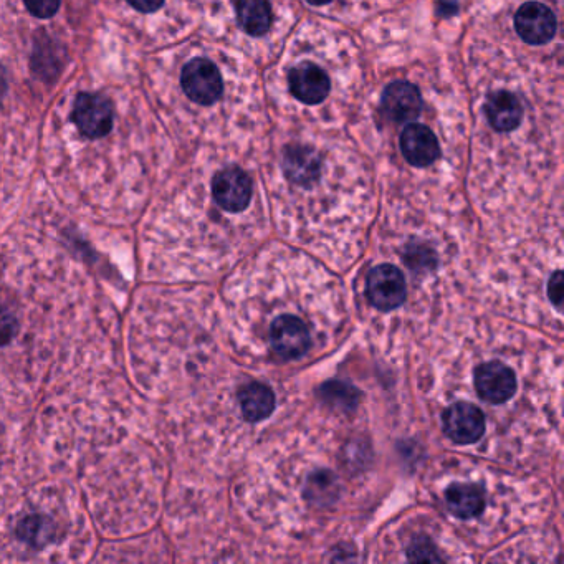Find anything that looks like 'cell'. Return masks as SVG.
I'll use <instances>...</instances> for the list:
<instances>
[{"label": "cell", "mask_w": 564, "mask_h": 564, "mask_svg": "<svg viewBox=\"0 0 564 564\" xmlns=\"http://www.w3.org/2000/svg\"><path fill=\"white\" fill-rule=\"evenodd\" d=\"M237 20L247 34L260 37L272 25V7L267 0H239Z\"/></svg>", "instance_id": "16"}, {"label": "cell", "mask_w": 564, "mask_h": 564, "mask_svg": "<svg viewBox=\"0 0 564 564\" xmlns=\"http://www.w3.org/2000/svg\"><path fill=\"white\" fill-rule=\"evenodd\" d=\"M240 411L249 422H260L272 416L275 394L262 383H250L239 392Z\"/></svg>", "instance_id": "15"}, {"label": "cell", "mask_w": 564, "mask_h": 564, "mask_svg": "<svg viewBox=\"0 0 564 564\" xmlns=\"http://www.w3.org/2000/svg\"><path fill=\"white\" fill-rule=\"evenodd\" d=\"M320 158L308 148H288L283 156V169L290 181L310 187L320 177Z\"/></svg>", "instance_id": "14"}, {"label": "cell", "mask_w": 564, "mask_h": 564, "mask_svg": "<svg viewBox=\"0 0 564 564\" xmlns=\"http://www.w3.org/2000/svg\"><path fill=\"white\" fill-rule=\"evenodd\" d=\"M290 91L305 105H318L330 93V78L315 63L303 62L288 73Z\"/></svg>", "instance_id": "9"}, {"label": "cell", "mask_w": 564, "mask_h": 564, "mask_svg": "<svg viewBox=\"0 0 564 564\" xmlns=\"http://www.w3.org/2000/svg\"><path fill=\"white\" fill-rule=\"evenodd\" d=\"M24 2L30 14L35 17H44V19L57 14L58 7H60V0H24Z\"/></svg>", "instance_id": "19"}, {"label": "cell", "mask_w": 564, "mask_h": 564, "mask_svg": "<svg viewBox=\"0 0 564 564\" xmlns=\"http://www.w3.org/2000/svg\"><path fill=\"white\" fill-rule=\"evenodd\" d=\"M134 9H138L139 12H146V14H151V12H156V10L161 7L164 0H128Z\"/></svg>", "instance_id": "22"}, {"label": "cell", "mask_w": 564, "mask_h": 564, "mask_svg": "<svg viewBox=\"0 0 564 564\" xmlns=\"http://www.w3.org/2000/svg\"><path fill=\"white\" fill-rule=\"evenodd\" d=\"M485 416L470 402H455L444 412V431L455 444L472 445L485 434Z\"/></svg>", "instance_id": "6"}, {"label": "cell", "mask_w": 564, "mask_h": 564, "mask_svg": "<svg viewBox=\"0 0 564 564\" xmlns=\"http://www.w3.org/2000/svg\"><path fill=\"white\" fill-rule=\"evenodd\" d=\"M308 2L313 5H325L328 4V2H331V0H308Z\"/></svg>", "instance_id": "23"}, {"label": "cell", "mask_w": 564, "mask_h": 564, "mask_svg": "<svg viewBox=\"0 0 564 564\" xmlns=\"http://www.w3.org/2000/svg\"><path fill=\"white\" fill-rule=\"evenodd\" d=\"M474 384L483 401L503 404L517 391V376L505 364L490 361L475 369Z\"/></svg>", "instance_id": "8"}, {"label": "cell", "mask_w": 564, "mask_h": 564, "mask_svg": "<svg viewBox=\"0 0 564 564\" xmlns=\"http://www.w3.org/2000/svg\"><path fill=\"white\" fill-rule=\"evenodd\" d=\"M270 345L278 358L298 359L310 349V330L297 316H278L270 328Z\"/></svg>", "instance_id": "5"}, {"label": "cell", "mask_w": 564, "mask_h": 564, "mask_svg": "<svg viewBox=\"0 0 564 564\" xmlns=\"http://www.w3.org/2000/svg\"><path fill=\"white\" fill-rule=\"evenodd\" d=\"M321 391H323V396L328 397L335 404H340V406L353 407L358 401V391L348 384L328 383L321 388Z\"/></svg>", "instance_id": "18"}, {"label": "cell", "mask_w": 564, "mask_h": 564, "mask_svg": "<svg viewBox=\"0 0 564 564\" xmlns=\"http://www.w3.org/2000/svg\"><path fill=\"white\" fill-rule=\"evenodd\" d=\"M485 115L493 130L510 133L523 121V105L520 98L510 91H493L485 101Z\"/></svg>", "instance_id": "12"}, {"label": "cell", "mask_w": 564, "mask_h": 564, "mask_svg": "<svg viewBox=\"0 0 564 564\" xmlns=\"http://www.w3.org/2000/svg\"><path fill=\"white\" fill-rule=\"evenodd\" d=\"M338 480L335 475L330 472H318V474L311 475L308 478V488H306V495L310 498L311 502L318 503V505H330L335 502L338 497Z\"/></svg>", "instance_id": "17"}, {"label": "cell", "mask_w": 564, "mask_h": 564, "mask_svg": "<svg viewBox=\"0 0 564 564\" xmlns=\"http://www.w3.org/2000/svg\"><path fill=\"white\" fill-rule=\"evenodd\" d=\"M254 194L250 177L240 168L222 169L212 181V196L222 211L237 214L249 207Z\"/></svg>", "instance_id": "3"}, {"label": "cell", "mask_w": 564, "mask_h": 564, "mask_svg": "<svg viewBox=\"0 0 564 564\" xmlns=\"http://www.w3.org/2000/svg\"><path fill=\"white\" fill-rule=\"evenodd\" d=\"M409 558L414 561L440 560L439 556L434 555V548L427 540H416L409 550Z\"/></svg>", "instance_id": "20"}, {"label": "cell", "mask_w": 564, "mask_h": 564, "mask_svg": "<svg viewBox=\"0 0 564 564\" xmlns=\"http://www.w3.org/2000/svg\"><path fill=\"white\" fill-rule=\"evenodd\" d=\"M401 149L407 163L427 168L440 156L439 141L427 126L412 123L401 134Z\"/></svg>", "instance_id": "10"}, {"label": "cell", "mask_w": 564, "mask_h": 564, "mask_svg": "<svg viewBox=\"0 0 564 564\" xmlns=\"http://www.w3.org/2000/svg\"><path fill=\"white\" fill-rule=\"evenodd\" d=\"M182 90L197 105H214L222 95L224 85L216 65L207 58H194L181 73Z\"/></svg>", "instance_id": "1"}, {"label": "cell", "mask_w": 564, "mask_h": 564, "mask_svg": "<svg viewBox=\"0 0 564 564\" xmlns=\"http://www.w3.org/2000/svg\"><path fill=\"white\" fill-rule=\"evenodd\" d=\"M548 297H550L553 305L561 311V303H563V273L560 270H556L553 275H551L550 283H548Z\"/></svg>", "instance_id": "21"}, {"label": "cell", "mask_w": 564, "mask_h": 564, "mask_svg": "<svg viewBox=\"0 0 564 564\" xmlns=\"http://www.w3.org/2000/svg\"><path fill=\"white\" fill-rule=\"evenodd\" d=\"M72 118L83 136L90 139L103 138L113 126V108L105 96L83 93L75 101Z\"/></svg>", "instance_id": "4"}, {"label": "cell", "mask_w": 564, "mask_h": 564, "mask_svg": "<svg viewBox=\"0 0 564 564\" xmlns=\"http://www.w3.org/2000/svg\"><path fill=\"white\" fill-rule=\"evenodd\" d=\"M386 115L396 123L416 120L422 108L421 91L409 82H392L381 100Z\"/></svg>", "instance_id": "11"}, {"label": "cell", "mask_w": 564, "mask_h": 564, "mask_svg": "<svg viewBox=\"0 0 564 564\" xmlns=\"http://www.w3.org/2000/svg\"><path fill=\"white\" fill-rule=\"evenodd\" d=\"M445 505L454 517L470 520L483 512L485 493L478 485L455 483L445 492Z\"/></svg>", "instance_id": "13"}, {"label": "cell", "mask_w": 564, "mask_h": 564, "mask_svg": "<svg viewBox=\"0 0 564 564\" xmlns=\"http://www.w3.org/2000/svg\"><path fill=\"white\" fill-rule=\"evenodd\" d=\"M555 14L550 7L541 2H526L515 15V29L521 39L531 45H543L551 42L556 34Z\"/></svg>", "instance_id": "7"}, {"label": "cell", "mask_w": 564, "mask_h": 564, "mask_svg": "<svg viewBox=\"0 0 564 564\" xmlns=\"http://www.w3.org/2000/svg\"><path fill=\"white\" fill-rule=\"evenodd\" d=\"M366 295L374 308L381 311L396 310L406 302V278L394 265H378L369 272Z\"/></svg>", "instance_id": "2"}]
</instances>
